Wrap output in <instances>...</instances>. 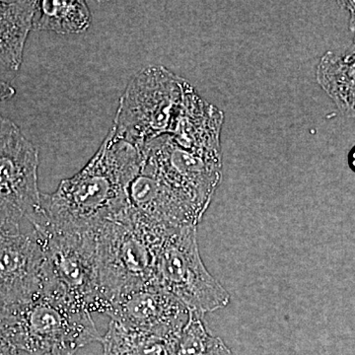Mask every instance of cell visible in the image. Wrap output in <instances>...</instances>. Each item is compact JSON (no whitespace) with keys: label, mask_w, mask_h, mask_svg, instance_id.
I'll return each mask as SVG.
<instances>
[{"label":"cell","mask_w":355,"mask_h":355,"mask_svg":"<svg viewBox=\"0 0 355 355\" xmlns=\"http://www.w3.org/2000/svg\"><path fill=\"white\" fill-rule=\"evenodd\" d=\"M44 261L43 237L34 228L0 235V300L24 301L41 291Z\"/></svg>","instance_id":"cell-10"},{"label":"cell","mask_w":355,"mask_h":355,"mask_svg":"<svg viewBox=\"0 0 355 355\" xmlns=\"http://www.w3.org/2000/svg\"><path fill=\"white\" fill-rule=\"evenodd\" d=\"M130 220L158 234L184 227H198L205 209L188 193L168 183L141 163L130 184Z\"/></svg>","instance_id":"cell-9"},{"label":"cell","mask_w":355,"mask_h":355,"mask_svg":"<svg viewBox=\"0 0 355 355\" xmlns=\"http://www.w3.org/2000/svg\"><path fill=\"white\" fill-rule=\"evenodd\" d=\"M101 343L104 355H165L168 345L163 338L125 328L113 320Z\"/></svg>","instance_id":"cell-15"},{"label":"cell","mask_w":355,"mask_h":355,"mask_svg":"<svg viewBox=\"0 0 355 355\" xmlns=\"http://www.w3.org/2000/svg\"><path fill=\"white\" fill-rule=\"evenodd\" d=\"M197 230L196 226L184 227L165 236L156 253L153 286L203 316L226 307L230 295L205 268Z\"/></svg>","instance_id":"cell-5"},{"label":"cell","mask_w":355,"mask_h":355,"mask_svg":"<svg viewBox=\"0 0 355 355\" xmlns=\"http://www.w3.org/2000/svg\"><path fill=\"white\" fill-rule=\"evenodd\" d=\"M76 352L69 349H62V347H55V349L49 350L43 355H74Z\"/></svg>","instance_id":"cell-19"},{"label":"cell","mask_w":355,"mask_h":355,"mask_svg":"<svg viewBox=\"0 0 355 355\" xmlns=\"http://www.w3.org/2000/svg\"><path fill=\"white\" fill-rule=\"evenodd\" d=\"M21 228H22V226L21 227H14V226L7 225L4 222L0 220V235L3 234L7 231L18 230V229Z\"/></svg>","instance_id":"cell-20"},{"label":"cell","mask_w":355,"mask_h":355,"mask_svg":"<svg viewBox=\"0 0 355 355\" xmlns=\"http://www.w3.org/2000/svg\"><path fill=\"white\" fill-rule=\"evenodd\" d=\"M38 1H0V64L17 71L28 36L34 29Z\"/></svg>","instance_id":"cell-12"},{"label":"cell","mask_w":355,"mask_h":355,"mask_svg":"<svg viewBox=\"0 0 355 355\" xmlns=\"http://www.w3.org/2000/svg\"><path fill=\"white\" fill-rule=\"evenodd\" d=\"M165 236L133 223L128 214L98 229L96 256L102 314H108L112 306L128 294L153 286L156 253Z\"/></svg>","instance_id":"cell-4"},{"label":"cell","mask_w":355,"mask_h":355,"mask_svg":"<svg viewBox=\"0 0 355 355\" xmlns=\"http://www.w3.org/2000/svg\"><path fill=\"white\" fill-rule=\"evenodd\" d=\"M317 81L345 116H355V51L338 55L329 51L320 60Z\"/></svg>","instance_id":"cell-13"},{"label":"cell","mask_w":355,"mask_h":355,"mask_svg":"<svg viewBox=\"0 0 355 355\" xmlns=\"http://www.w3.org/2000/svg\"><path fill=\"white\" fill-rule=\"evenodd\" d=\"M165 355H232L218 336L210 335L203 324V316L191 311L183 330L168 343Z\"/></svg>","instance_id":"cell-16"},{"label":"cell","mask_w":355,"mask_h":355,"mask_svg":"<svg viewBox=\"0 0 355 355\" xmlns=\"http://www.w3.org/2000/svg\"><path fill=\"white\" fill-rule=\"evenodd\" d=\"M0 355H24L0 336Z\"/></svg>","instance_id":"cell-18"},{"label":"cell","mask_w":355,"mask_h":355,"mask_svg":"<svg viewBox=\"0 0 355 355\" xmlns=\"http://www.w3.org/2000/svg\"><path fill=\"white\" fill-rule=\"evenodd\" d=\"M39 164L38 148L15 123L0 118V220L7 225H44Z\"/></svg>","instance_id":"cell-6"},{"label":"cell","mask_w":355,"mask_h":355,"mask_svg":"<svg viewBox=\"0 0 355 355\" xmlns=\"http://www.w3.org/2000/svg\"><path fill=\"white\" fill-rule=\"evenodd\" d=\"M191 87L161 65L139 70L121 95L112 132L135 146L174 133Z\"/></svg>","instance_id":"cell-3"},{"label":"cell","mask_w":355,"mask_h":355,"mask_svg":"<svg viewBox=\"0 0 355 355\" xmlns=\"http://www.w3.org/2000/svg\"><path fill=\"white\" fill-rule=\"evenodd\" d=\"M39 234L46 254L43 286L64 292L91 314H102L96 232L46 231Z\"/></svg>","instance_id":"cell-7"},{"label":"cell","mask_w":355,"mask_h":355,"mask_svg":"<svg viewBox=\"0 0 355 355\" xmlns=\"http://www.w3.org/2000/svg\"><path fill=\"white\" fill-rule=\"evenodd\" d=\"M37 14L34 29L58 35L80 34L87 31L92 23V14L83 0L38 1Z\"/></svg>","instance_id":"cell-14"},{"label":"cell","mask_w":355,"mask_h":355,"mask_svg":"<svg viewBox=\"0 0 355 355\" xmlns=\"http://www.w3.org/2000/svg\"><path fill=\"white\" fill-rule=\"evenodd\" d=\"M15 89H14L10 84L0 79V102L10 99V98H12L13 96L15 95ZM0 118H1V116H0Z\"/></svg>","instance_id":"cell-17"},{"label":"cell","mask_w":355,"mask_h":355,"mask_svg":"<svg viewBox=\"0 0 355 355\" xmlns=\"http://www.w3.org/2000/svg\"><path fill=\"white\" fill-rule=\"evenodd\" d=\"M137 147L142 164L209 207L221 181V151L193 148L175 133H166Z\"/></svg>","instance_id":"cell-8"},{"label":"cell","mask_w":355,"mask_h":355,"mask_svg":"<svg viewBox=\"0 0 355 355\" xmlns=\"http://www.w3.org/2000/svg\"><path fill=\"white\" fill-rule=\"evenodd\" d=\"M141 163L139 147L110 130L80 171L62 180L53 193L42 195L44 223L37 232H97L107 222L127 216L128 191Z\"/></svg>","instance_id":"cell-1"},{"label":"cell","mask_w":355,"mask_h":355,"mask_svg":"<svg viewBox=\"0 0 355 355\" xmlns=\"http://www.w3.org/2000/svg\"><path fill=\"white\" fill-rule=\"evenodd\" d=\"M349 162L352 169L355 171V148L352 151V153H350Z\"/></svg>","instance_id":"cell-21"},{"label":"cell","mask_w":355,"mask_h":355,"mask_svg":"<svg viewBox=\"0 0 355 355\" xmlns=\"http://www.w3.org/2000/svg\"><path fill=\"white\" fill-rule=\"evenodd\" d=\"M0 336L24 355H43L55 347L77 352L102 338L89 311L44 286L27 300H0Z\"/></svg>","instance_id":"cell-2"},{"label":"cell","mask_w":355,"mask_h":355,"mask_svg":"<svg viewBox=\"0 0 355 355\" xmlns=\"http://www.w3.org/2000/svg\"><path fill=\"white\" fill-rule=\"evenodd\" d=\"M107 315L125 328L169 343L188 323L191 311L171 294L150 286L121 298Z\"/></svg>","instance_id":"cell-11"}]
</instances>
